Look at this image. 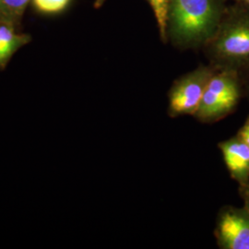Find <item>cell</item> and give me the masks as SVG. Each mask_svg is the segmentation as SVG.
<instances>
[{
  "instance_id": "1",
  "label": "cell",
  "mask_w": 249,
  "mask_h": 249,
  "mask_svg": "<svg viewBox=\"0 0 249 249\" xmlns=\"http://www.w3.org/2000/svg\"><path fill=\"white\" fill-rule=\"evenodd\" d=\"M225 0H168L166 44L197 50L213 36L226 9Z\"/></svg>"
},
{
  "instance_id": "2",
  "label": "cell",
  "mask_w": 249,
  "mask_h": 249,
  "mask_svg": "<svg viewBox=\"0 0 249 249\" xmlns=\"http://www.w3.org/2000/svg\"><path fill=\"white\" fill-rule=\"evenodd\" d=\"M214 69L249 71V9L232 2L227 5L213 36L202 48Z\"/></svg>"
},
{
  "instance_id": "3",
  "label": "cell",
  "mask_w": 249,
  "mask_h": 249,
  "mask_svg": "<svg viewBox=\"0 0 249 249\" xmlns=\"http://www.w3.org/2000/svg\"><path fill=\"white\" fill-rule=\"evenodd\" d=\"M242 98L240 74L231 70L214 69L193 117L202 124H214L232 114Z\"/></svg>"
},
{
  "instance_id": "4",
  "label": "cell",
  "mask_w": 249,
  "mask_h": 249,
  "mask_svg": "<svg viewBox=\"0 0 249 249\" xmlns=\"http://www.w3.org/2000/svg\"><path fill=\"white\" fill-rule=\"evenodd\" d=\"M214 71L210 64L199 65L175 80L168 91L167 115L171 118L193 116Z\"/></svg>"
},
{
  "instance_id": "5",
  "label": "cell",
  "mask_w": 249,
  "mask_h": 249,
  "mask_svg": "<svg viewBox=\"0 0 249 249\" xmlns=\"http://www.w3.org/2000/svg\"><path fill=\"white\" fill-rule=\"evenodd\" d=\"M214 237L219 249H249V210L223 206L216 216Z\"/></svg>"
},
{
  "instance_id": "6",
  "label": "cell",
  "mask_w": 249,
  "mask_h": 249,
  "mask_svg": "<svg viewBox=\"0 0 249 249\" xmlns=\"http://www.w3.org/2000/svg\"><path fill=\"white\" fill-rule=\"evenodd\" d=\"M223 161L232 180L238 187L249 185V149L236 134L218 144Z\"/></svg>"
},
{
  "instance_id": "7",
  "label": "cell",
  "mask_w": 249,
  "mask_h": 249,
  "mask_svg": "<svg viewBox=\"0 0 249 249\" xmlns=\"http://www.w3.org/2000/svg\"><path fill=\"white\" fill-rule=\"evenodd\" d=\"M27 42V36H18L11 27L0 26V70L7 66L11 56Z\"/></svg>"
},
{
  "instance_id": "8",
  "label": "cell",
  "mask_w": 249,
  "mask_h": 249,
  "mask_svg": "<svg viewBox=\"0 0 249 249\" xmlns=\"http://www.w3.org/2000/svg\"><path fill=\"white\" fill-rule=\"evenodd\" d=\"M151 6L154 17L157 22L160 39L163 44H166V15L168 0H146Z\"/></svg>"
},
{
  "instance_id": "9",
  "label": "cell",
  "mask_w": 249,
  "mask_h": 249,
  "mask_svg": "<svg viewBox=\"0 0 249 249\" xmlns=\"http://www.w3.org/2000/svg\"><path fill=\"white\" fill-rule=\"evenodd\" d=\"M31 0H2L1 14L7 18H14L22 15Z\"/></svg>"
},
{
  "instance_id": "10",
  "label": "cell",
  "mask_w": 249,
  "mask_h": 249,
  "mask_svg": "<svg viewBox=\"0 0 249 249\" xmlns=\"http://www.w3.org/2000/svg\"><path fill=\"white\" fill-rule=\"evenodd\" d=\"M36 9L45 13H57L66 9L71 0H33Z\"/></svg>"
},
{
  "instance_id": "11",
  "label": "cell",
  "mask_w": 249,
  "mask_h": 249,
  "mask_svg": "<svg viewBox=\"0 0 249 249\" xmlns=\"http://www.w3.org/2000/svg\"><path fill=\"white\" fill-rule=\"evenodd\" d=\"M237 135L243 140V142L247 144L249 149V116L246 118V121L238 130Z\"/></svg>"
},
{
  "instance_id": "12",
  "label": "cell",
  "mask_w": 249,
  "mask_h": 249,
  "mask_svg": "<svg viewBox=\"0 0 249 249\" xmlns=\"http://www.w3.org/2000/svg\"><path fill=\"white\" fill-rule=\"evenodd\" d=\"M240 77L244 97L249 101V71L241 73Z\"/></svg>"
},
{
  "instance_id": "13",
  "label": "cell",
  "mask_w": 249,
  "mask_h": 249,
  "mask_svg": "<svg viewBox=\"0 0 249 249\" xmlns=\"http://www.w3.org/2000/svg\"><path fill=\"white\" fill-rule=\"evenodd\" d=\"M238 193L243 199L244 206L249 211V185L245 187H239Z\"/></svg>"
},
{
  "instance_id": "14",
  "label": "cell",
  "mask_w": 249,
  "mask_h": 249,
  "mask_svg": "<svg viewBox=\"0 0 249 249\" xmlns=\"http://www.w3.org/2000/svg\"><path fill=\"white\" fill-rule=\"evenodd\" d=\"M231 1L234 2V3L241 4V5H243V6H245V7L249 9V0H231Z\"/></svg>"
},
{
  "instance_id": "15",
  "label": "cell",
  "mask_w": 249,
  "mask_h": 249,
  "mask_svg": "<svg viewBox=\"0 0 249 249\" xmlns=\"http://www.w3.org/2000/svg\"><path fill=\"white\" fill-rule=\"evenodd\" d=\"M104 1H105V0H96V6H97V7L101 6V5L104 3Z\"/></svg>"
},
{
  "instance_id": "16",
  "label": "cell",
  "mask_w": 249,
  "mask_h": 249,
  "mask_svg": "<svg viewBox=\"0 0 249 249\" xmlns=\"http://www.w3.org/2000/svg\"><path fill=\"white\" fill-rule=\"evenodd\" d=\"M1 10H2V0H0V15H2Z\"/></svg>"
}]
</instances>
